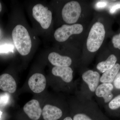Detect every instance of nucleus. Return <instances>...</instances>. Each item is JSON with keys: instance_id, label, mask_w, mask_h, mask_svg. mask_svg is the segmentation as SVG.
<instances>
[{"instance_id": "obj_1", "label": "nucleus", "mask_w": 120, "mask_h": 120, "mask_svg": "<svg viewBox=\"0 0 120 120\" xmlns=\"http://www.w3.org/2000/svg\"><path fill=\"white\" fill-rule=\"evenodd\" d=\"M13 43L18 52L23 56L30 53L32 42L29 33L24 27L18 25L13 29L12 34Z\"/></svg>"}, {"instance_id": "obj_18", "label": "nucleus", "mask_w": 120, "mask_h": 120, "mask_svg": "<svg viewBox=\"0 0 120 120\" xmlns=\"http://www.w3.org/2000/svg\"><path fill=\"white\" fill-rule=\"evenodd\" d=\"M73 120H93L92 118L85 114L79 113L75 114Z\"/></svg>"}, {"instance_id": "obj_19", "label": "nucleus", "mask_w": 120, "mask_h": 120, "mask_svg": "<svg viewBox=\"0 0 120 120\" xmlns=\"http://www.w3.org/2000/svg\"><path fill=\"white\" fill-rule=\"evenodd\" d=\"M112 42L115 48L120 50V33L113 36L112 38Z\"/></svg>"}, {"instance_id": "obj_12", "label": "nucleus", "mask_w": 120, "mask_h": 120, "mask_svg": "<svg viewBox=\"0 0 120 120\" xmlns=\"http://www.w3.org/2000/svg\"><path fill=\"white\" fill-rule=\"evenodd\" d=\"M52 73L54 76L60 77L67 83L70 82L73 79V71L69 67L55 66L52 69Z\"/></svg>"}, {"instance_id": "obj_15", "label": "nucleus", "mask_w": 120, "mask_h": 120, "mask_svg": "<svg viewBox=\"0 0 120 120\" xmlns=\"http://www.w3.org/2000/svg\"><path fill=\"white\" fill-rule=\"evenodd\" d=\"M117 60L116 56L113 54H112L106 60L101 61L98 64L97 66V69L101 72L104 73L114 66L116 64Z\"/></svg>"}, {"instance_id": "obj_23", "label": "nucleus", "mask_w": 120, "mask_h": 120, "mask_svg": "<svg viewBox=\"0 0 120 120\" xmlns=\"http://www.w3.org/2000/svg\"><path fill=\"white\" fill-rule=\"evenodd\" d=\"M107 2L105 1H101L97 3L96 7L98 8H105Z\"/></svg>"}, {"instance_id": "obj_8", "label": "nucleus", "mask_w": 120, "mask_h": 120, "mask_svg": "<svg viewBox=\"0 0 120 120\" xmlns=\"http://www.w3.org/2000/svg\"><path fill=\"white\" fill-rule=\"evenodd\" d=\"M82 79L87 84L89 89L92 92H94L98 86L100 80V75L98 72L88 70L82 75Z\"/></svg>"}, {"instance_id": "obj_17", "label": "nucleus", "mask_w": 120, "mask_h": 120, "mask_svg": "<svg viewBox=\"0 0 120 120\" xmlns=\"http://www.w3.org/2000/svg\"><path fill=\"white\" fill-rule=\"evenodd\" d=\"M14 46L11 44H4L0 45V53H7L9 52H13Z\"/></svg>"}, {"instance_id": "obj_11", "label": "nucleus", "mask_w": 120, "mask_h": 120, "mask_svg": "<svg viewBox=\"0 0 120 120\" xmlns=\"http://www.w3.org/2000/svg\"><path fill=\"white\" fill-rule=\"evenodd\" d=\"M113 88L111 83H103L98 87L95 91V94L98 97L103 98L105 102L107 103L113 97L112 92Z\"/></svg>"}, {"instance_id": "obj_2", "label": "nucleus", "mask_w": 120, "mask_h": 120, "mask_svg": "<svg viewBox=\"0 0 120 120\" xmlns=\"http://www.w3.org/2000/svg\"><path fill=\"white\" fill-rule=\"evenodd\" d=\"M105 34V31L103 24L99 22H95L90 30L87 40L88 51L94 52L98 50L103 43Z\"/></svg>"}, {"instance_id": "obj_10", "label": "nucleus", "mask_w": 120, "mask_h": 120, "mask_svg": "<svg viewBox=\"0 0 120 120\" xmlns=\"http://www.w3.org/2000/svg\"><path fill=\"white\" fill-rule=\"evenodd\" d=\"M42 114L45 120H57L62 116V112L58 107L48 104L43 107Z\"/></svg>"}, {"instance_id": "obj_3", "label": "nucleus", "mask_w": 120, "mask_h": 120, "mask_svg": "<svg viewBox=\"0 0 120 120\" xmlns=\"http://www.w3.org/2000/svg\"><path fill=\"white\" fill-rule=\"evenodd\" d=\"M82 12L79 3L76 1H71L65 5L62 11V18L68 24L76 22L80 16Z\"/></svg>"}, {"instance_id": "obj_24", "label": "nucleus", "mask_w": 120, "mask_h": 120, "mask_svg": "<svg viewBox=\"0 0 120 120\" xmlns=\"http://www.w3.org/2000/svg\"><path fill=\"white\" fill-rule=\"evenodd\" d=\"M63 120H73V119H72L71 117H65V118H64Z\"/></svg>"}, {"instance_id": "obj_13", "label": "nucleus", "mask_w": 120, "mask_h": 120, "mask_svg": "<svg viewBox=\"0 0 120 120\" xmlns=\"http://www.w3.org/2000/svg\"><path fill=\"white\" fill-rule=\"evenodd\" d=\"M48 59L52 64L57 67H69L72 63L71 59L69 57L61 56L55 52L49 54Z\"/></svg>"}, {"instance_id": "obj_25", "label": "nucleus", "mask_w": 120, "mask_h": 120, "mask_svg": "<svg viewBox=\"0 0 120 120\" xmlns=\"http://www.w3.org/2000/svg\"><path fill=\"white\" fill-rule=\"evenodd\" d=\"M1 10H2V6H1V4L0 2V12L1 11Z\"/></svg>"}, {"instance_id": "obj_14", "label": "nucleus", "mask_w": 120, "mask_h": 120, "mask_svg": "<svg viewBox=\"0 0 120 120\" xmlns=\"http://www.w3.org/2000/svg\"><path fill=\"white\" fill-rule=\"evenodd\" d=\"M120 69V65L116 64L112 68L105 72L100 78V82L102 83H111L113 82Z\"/></svg>"}, {"instance_id": "obj_6", "label": "nucleus", "mask_w": 120, "mask_h": 120, "mask_svg": "<svg viewBox=\"0 0 120 120\" xmlns=\"http://www.w3.org/2000/svg\"><path fill=\"white\" fill-rule=\"evenodd\" d=\"M46 79L45 76L40 73H36L30 77L28 81V86L30 90L35 93L43 91L46 86Z\"/></svg>"}, {"instance_id": "obj_26", "label": "nucleus", "mask_w": 120, "mask_h": 120, "mask_svg": "<svg viewBox=\"0 0 120 120\" xmlns=\"http://www.w3.org/2000/svg\"><path fill=\"white\" fill-rule=\"evenodd\" d=\"M2 112L0 111V118H1V115L2 114Z\"/></svg>"}, {"instance_id": "obj_21", "label": "nucleus", "mask_w": 120, "mask_h": 120, "mask_svg": "<svg viewBox=\"0 0 120 120\" xmlns=\"http://www.w3.org/2000/svg\"><path fill=\"white\" fill-rule=\"evenodd\" d=\"M8 95L7 94L3 95L0 98V104L1 105H5L8 102Z\"/></svg>"}, {"instance_id": "obj_9", "label": "nucleus", "mask_w": 120, "mask_h": 120, "mask_svg": "<svg viewBox=\"0 0 120 120\" xmlns=\"http://www.w3.org/2000/svg\"><path fill=\"white\" fill-rule=\"evenodd\" d=\"M17 88L16 82L12 76L4 73L0 76V89L5 92L13 94Z\"/></svg>"}, {"instance_id": "obj_20", "label": "nucleus", "mask_w": 120, "mask_h": 120, "mask_svg": "<svg viewBox=\"0 0 120 120\" xmlns=\"http://www.w3.org/2000/svg\"><path fill=\"white\" fill-rule=\"evenodd\" d=\"M113 82L115 87L117 89H120V72L116 75Z\"/></svg>"}, {"instance_id": "obj_5", "label": "nucleus", "mask_w": 120, "mask_h": 120, "mask_svg": "<svg viewBox=\"0 0 120 120\" xmlns=\"http://www.w3.org/2000/svg\"><path fill=\"white\" fill-rule=\"evenodd\" d=\"M83 30V26L80 24H75L71 25L64 24L56 30L54 37L57 41L62 42L67 41L72 35L81 34Z\"/></svg>"}, {"instance_id": "obj_22", "label": "nucleus", "mask_w": 120, "mask_h": 120, "mask_svg": "<svg viewBox=\"0 0 120 120\" xmlns=\"http://www.w3.org/2000/svg\"><path fill=\"white\" fill-rule=\"evenodd\" d=\"M120 8V3L116 4L114 5L111 7L110 10V12L112 14V13H114L117 10Z\"/></svg>"}, {"instance_id": "obj_4", "label": "nucleus", "mask_w": 120, "mask_h": 120, "mask_svg": "<svg viewBox=\"0 0 120 120\" xmlns=\"http://www.w3.org/2000/svg\"><path fill=\"white\" fill-rule=\"evenodd\" d=\"M32 15L43 29H47L49 27L52 22V13L47 7L41 4H36L32 9Z\"/></svg>"}, {"instance_id": "obj_16", "label": "nucleus", "mask_w": 120, "mask_h": 120, "mask_svg": "<svg viewBox=\"0 0 120 120\" xmlns=\"http://www.w3.org/2000/svg\"><path fill=\"white\" fill-rule=\"evenodd\" d=\"M109 107L112 110L117 109L120 107V94L117 95L110 101L109 104Z\"/></svg>"}, {"instance_id": "obj_7", "label": "nucleus", "mask_w": 120, "mask_h": 120, "mask_svg": "<svg viewBox=\"0 0 120 120\" xmlns=\"http://www.w3.org/2000/svg\"><path fill=\"white\" fill-rule=\"evenodd\" d=\"M23 109L28 117L33 120H39L42 112L39 102L35 99H32L26 103Z\"/></svg>"}]
</instances>
